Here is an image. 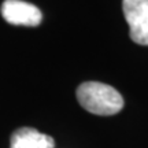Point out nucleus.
<instances>
[{
	"label": "nucleus",
	"instance_id": "7ed1b4c3",
	"mask_svg": "<svg viewBox=\"0 0 148 148\" xmlns=\"http://www.w3.org/2000/svg\"><path fill=\"white\" fill-rule=\"evenodd\" d=\"M1 15L16 26H38L42 19L41 11L36 5L22 0H5L1 4Z\"/></svg>",
	"mask_w": 148,
	"mask_h": 148
},
{
	"label": "nucleus",
	"instance_id": "f257e3e1",
	"mask_svg": "<svg viewBox=\"0 0 148 148\" xmlns=\"http://www.w3.org/2000/svg\"><path fill=\"white\" fill-rule=\"evenodd\" d=\"M77 100L86 111L96 115H114L123 108L121 93L110 85L88 81L77 88Z\"/></svg>",
	"mask_w": 148,
	"mask_h": 148
},
{
	"label": "nucleus",
	"instance_id": "f03ea898",
	"mask_svg": "<svg viewBox=\"0 0 148 148\" xmlns=\"http://www.w3.org/2000/svg\"><path fill=\"white\" fill-rule=\"evenodd\" d=\"M122 10L132 41L148 45V0H123Z\"/></svg>",
	"mask_w": 148,
	"mask_h": 148
},
{
	"label": "nucleus",
	"instance_id": "20e7f679",
	"mask_svg": "<svg viewBox=\"0 0 148 148\" xmlns=\"http://www.w3.org/2000/svg\"><path fill=\"white\" fill-rule=\"evenodd\" d=\"M53 138L34 127H19L12 133L10 148H53Z\"/></svg>",
	"mask_w": 148,
	"mask_h": 148
}]
</instances>
